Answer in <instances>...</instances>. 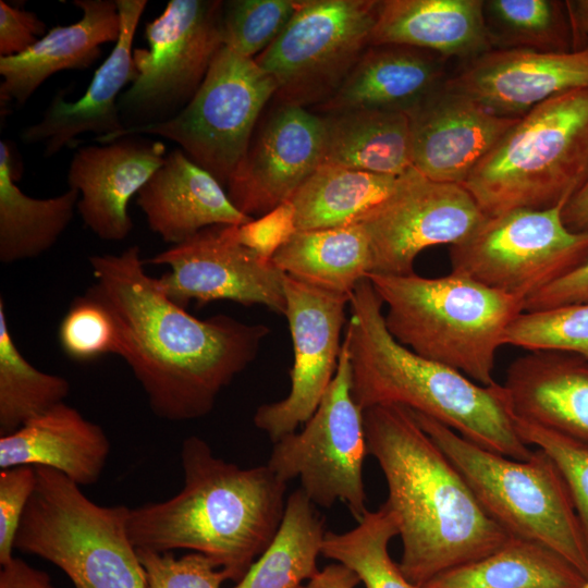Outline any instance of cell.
<instances>
[{
  "label": "cell",
  "instance_id": "obj_2",
  "mask_svg": "<svg viewBox=\"0 0 588 588\" xmlns=\"http://www.w3.org/2000/svg\"><path fill=\"white\" fill-rule=\"evenodd\" d=\"M363 418L368 454L387 482L384 504L396 517L403 546L399 567L408 581L420 587L512 537L486 513L412 409L376 405L364 409Z\"/></svg>",
  "mask_w": 588,
  "mask_h": 588
},
{
  "label": "cell",
  "instance_id": "obj_13",
  "mask_svg": "<svg viewBox=\"0 0 588 588\" xmlns=\"http://www.w3.org/2000/svg\"><path fill=\"white\" fill-rule=\"evenodd\" d=\"M563 206L487 217L451 246L452 271L525 303L588 258V232L565 226Z\"/></svg>",
  "mask_w": 588,
  "mask_h": 588
},
{
  "label": "cell",
  "instance_id": "obj_47",
  "mask_svg": "<svg viewBox=\"0 0 588 588\" xmlns=\"http://www.w3.org/2000/svg\"><path fill=\"white\" fill-rule=\"evenodd\" d=\"M565 226L572 232H588V177L562 209Z\"/></svg>",
  "mask_w": 588,
  "mask_h": 588
},
{
  "label": "cell",
  "instance_id": "obj_31",
  "mask_svg": "<svg viewBox=\"0 0 588 588\" xmlns=\"http://www.w3.org/2000/svg\"><path fill=\"white\" fill-rule=\"evenodd\" d=\"M585 579L546 546L511 537L492 553L448 569L420 588H577Z\"/></svg>",
  "mask_w": 588,
  "mask_h": 588
},
{
  "label": "cell",
  "instance_id": "obj_27",
  "mask_svg": "<svg viewBox=\"0 0 588 588\" xmlns=\"http://www.w3.org/2000/svg\"><path fill=\"white\" fill-rule=\"evenodd\" d=\"M376 45L409 46L464 61L493 49L483 0H382L370 38Z\"/></svg>",
  "mask_w": 588,
  "mask_h": 588
},
{
  "label": "cell",
  "instance_id": "obj_43",
  "mask_svg": "<svg viewBox=\"0 0 588 588\" xmlns=\"http://www.w3.org/2000/svg\"><path fill=\"white\" fill-rule=\"evenodd\" d=\"M231 231L240 244L272 260L274 254L297 231L294 206L287 200L258 219L242 225H231Z\"/></svg>",
  "mask_w": 588,
  "mask_h": 588
},
{
  "label": "cell",
  "instance_id": "obj_28",
  "mask_svg": "<svg viewBox=\"0 0 588 588\" xmlns=\"http://www.w3.org/2000/svg\"><path fill=\"white\" fill-rule=\"evenodd\" d=\"M320 115L322 163L394 176L413 168L407 113L357 110Z\"/></svg>",
  "mask_w": 588,
  "mask_h": 588
},
{
  "label": "cell",
  "instance_id": "obj_35",
  "mask_svg": "<svg viewBox=\"0 0 588 588\" xmlns=\"http://www.w3.org/2000/svg\"><path fill=\"white\" fill-rule=\"evenodd\" d=\"M399 536L396 517L383 503L344 532L327 531L321 554L351 568L365 588H420L406 579L389 553Z\"/></svg>",
  "mask_w": 588,
  "mask_h": 588
},
{
  "label": "cell",
  "instance_id": "obj_40",
  "mask_svg": "<svg viewBox=\"0 0 588 588\" xmlns=\"http://www.w3.org/2000/svg\"><path fill=\"white\" fill-rule=\"evenodd\" d=\"M513 420L520 439L543 451L558 468L588 547V443L518 418Z\"/></svg>",
  "mask_w": 588,
  "mask_h": 588
},
{
  "label": "cell",
  "instance_id": "obj_9",
  "mask_svg": "<svg viewBox=\"0 0 588 588\" xmlns=\"http://www.w3.org/2000/svg\"><path fill=\"white\" fill-rule=\"evenodd\" d=\"M275 91V82L255 59L222 46L193 99L173 119L123 128L95 140L106 144L132 135L167 138L226 186L248 149L261 111Z\"/></svg>",
  "mask_w": 588,
  "mask_h": 588
},
{
  "label": "cell",
  "instance_id": "obj_46",
  "mask_svg": "<svg viewBox=\"0 0 588 588\" xmlns=\"http://www.w3.org/2000/svg\"><path fill=\"white\" fill-rule=\"evenodd\" d=\"M0 588H53L47 573L34 568L25 561L13 558L2 565Z\"/></svg>",
  "mask_w": 588,
  "mask_h": 588
},
{
  "label": "cell",
  "instance_id": "obj_44",
  "mask_svg": "<svg viewBox=\"0 0 588 588\" xmlns=\"http://www.w3.org/2000/svg\"><path fill=\"white\" fill-rule=\"evenodd\" d=\"M47 32V25L36 13L0 0V57L25 52Z\"/></svg>",
  "mask_w": 588,
  "mask_h": 588
},
{
  "label": "cell",
  "instance_id": "obj_10",
  "mask_svg": "<svg viewBox=\"0 0 588 588\" xmlns=\"http://www.w3.org/2000/svg\"><path fill=\"white\" fill-rule=\"evenodd\" d=\"M223 1L170 0L133 49L136 77L118 101L123 128L166 122L193 99L223 46ZM122 128V130H123Z\"/></svg>",
  "mask_w": 588,
  "mask_h": 588
},
{
  "label": "cell",
  "instance_id": "obj_37",
  "mask_svg": "<svg viewBox=\"0 0 588 588\" xmlns=\"http://www.w3.org/2000/svg\"><path fill=\"white\" fill-rule=\"evenodd\" d=\"M504 345L560 351L588 358V303L523 311L509 326Z\"/></svg>",
  "mask_w": 588,
  "mask_h": 588
},
{
  "label": "cell",
  "instance_id": "obj_7",
  "mask_svg": "<svg viewBox=\"0 0 588 588\" xmlns=\"http://www.w3.org/2000/svg\"><path fill=\"white\" fill-rule=\"evenodd\" d=\"M419 426L464 477L486 513L510 536L551 549L585 578L588 547L567 488L541 450L515 460L483 449L413 411Z\"/></svg>",
  "mask_w": 588,
  "mask_h": 588
},
{
  "label": "cell",
  "instance_id": "obj_23",
  "mask_svg": "<svg viewBox=\"0 0 588 588\" xmlns=\"http://www.w3.org/2000/svg\"><path fill=\"white\" fill-rule=\"evenodd\" d=\"M502 385L514 418L588 443V358L529 351L511 363Z\"/></svg>",
  "mask_w": 588,
  "mask_h": 588
},
{
  "label": "cell",
  "instance_id": "obj_24",
  "mask_svg": "<svg viewBox=\"0 0 588 588\" xmlns=\"http://www.w3.org/2000/svg\"><path fill=\"white\" fill-rule=\"evenodd\" d=\"M82 17L50 28L33 47L13 57H0L1 105L23 106L51 75L85 70L101 56V46L117 42L121 17L115 0H74Z\"/></svg>",
  "mask_w": 588,
  "mask_h": 588
},
{
  "label": "cell",
  "instance_id": "obj_29",
  "mask_svg": "<svg viewBox=\"0 0 588 588\" xmlns=\"http://www.w3.org/2000/svg\"><path fill=\"white\" fill-rule=\"evenodd\" d=\"M272 262L286 275L331 293L351 296L371 272L368 235L360 223L296 231Z\"/></svg>",
  "mask_w": 588,
  "mask_h": 588
},
{
  "label": "cell",
  "instance_id": "obj_49",
  "mask_svg": "<svg viewBox=\"0 0 588 588\" xmlns=\"http://www.w3.org/2000/svg\"><path fill=\"white\" fill-rule=\"evenodd\" d=\"M565 3L573 50L588 47V0H567Z\"/></svg>",
  "mask_w": 588,
  "mask_h": 588
},
{
  "label": "cell",
  "instance_id": "obj_20",
  "mask_svg": "<svg viewBox=\"0 0 588 588\" xmlns=\"http://www.w3.org/2000/svg\"><path fill=\"white\" fill-rule=\"evenodd\" d=\"M167 154L163 143L142 135L78 148L69 166L68 185L79 193L76 209L84 224L103 241L126 238L133 229L130 200Z\"/></svg>",
  "mask_w": 588,
  "mask_h": 588
},
{
  "label": "cell",
  "instance_id": "obj_25",
  "mask_svg": "<svg viewBox=\"0 0 588 588\" xmlns=\"http://www.w3.org/2000/svg\"><path fill=\"white\" fill-rule=\"evenodd\" d=\"M445 61L415 47L369 46L335 94L313 109L321 114L357 110L407 113L443 85Z\"/></svg>",
  "mask_w": 588,
  "mask_h": 588
},
{
  "label": "cell",
  "instance_id": "obj_39",
  "mask_svg": "<svg viewBox=\"0 0 588 588\" xmlns=\"http://www.w3.org/2000/svg\"><path fill=\"white\" fill-rule=\"evenodd\" d=\"M58 341L68 357L81 363L110 354L120 356L122 350L114 316L87 292L72 301L60 322Z\"/></svg>",
  "mask_w": 588,
  "mask_h": 588
},
{
  "label": "cell",
  "instance_id": "obj_33",
  "mask_svg": "<svg viewBox=\"0 0 588 588\" xmlns=\"http://www.w3.org/2000/svg\"><path fill=\"white\" fill-rule=\"evenodd\" d=\"M324 518L306 493L296 489L287 497L280 527L246 575L231 588H301L318 573Z\"/></svg>",
  "mask_w": 588,
  "mask_h": 588
},
{
  "label": "cell",
  "instance_id": "obj_26",
  "mask_svg": "<svg viewBox=\"0 0 588 588\" xmlns=\"http://www.w3.org/2000/svg\"><path fill=\"white\" fill-rule=\"evenodd\" d=\"M110 448L99 425L63 402L0 437V468L42 466L78 486L91 485L100 478Z\"/></svg>",
  "mask_w": 588,
  "mask_h": 588
},
{
  "label": "cell",
  "instance_id": "obj_11",
  "mask_svg": "<svg viewBox=\"0 0 588 588\" xmlns=\"http://www.w3.org/2000/svg\"><path fill=\"white\" fill-rule=\"evenodd\" d=\"M379 8L378 0H302L255 58L275 82L280 105L307 109L331 98L370 46Z\"/></svg>",
  "mask_w": 588,
  "mask_h": 588
},
{
  "label": "cell",
  "instance_id": "obj_32",
  "mask_svg": "<svg viewBox=\"0 0 588 588\" xmlns=\"http://www.w3.org/2000/svg\"><path fill=\"white\" fill-rule=\"evenodd\" d=\"M400 176L321 163L290 199L297 231L358 223L395 189Z\"/></svg>",
  "mask_w": 588,
  "mask_h": 588
},
{
  "label": "cell",
  "instance_id": "obj_15",
  "mask_svg": "<svg viewBox=\"0 0 588 588\" xmlns=\"http://www.w3.org/2000/svg\"><path fill=\"white\" fill-rule=\"evenodd\" d=\"M285 308L294 360L291 388L280 401L260 405L255 426L274 443L295 432L316 412L339 364L347 295L323 291L284 275Z\"/></svg>",
  "mask_w": 588,
  "mask_h": 588
},
{
  "label": "cell",
  "instance_id": "obj_38",
  "mask_svg": "<svg viewBox=\"0 0 588 588\" xmlns=\"http://www.w3.org/2000/svg\"><path fill=\"white\" fill-rule=\"evenodd\" d=\"M302 0L223 1L222 41L234 52L255 59L281 34Z\"/></svg>",
  "mask_w": 588,
  "mask_h": 588
},
{
  "label": "cell",
  "instance_id": "obj_18",
  "mask_svg": "<svg viewBox=\"0 0 588 588\" xmlns=\"http://www.w3.org/2000/svg\"><path fill=\"white\" fill-rule=\"evenodd\" d=\"M494 114L518 118L559 94L588 88V47L569 51L492 49L444 82Z\"/></svg>",
  "mask_w": 588,
  "mask_h": 588
},
{
  "label": "cell",
  "instance_id": "obj_21",
  "mask_svg": "<svg viewBox=\"0 0 588 588\" xmlns=\"http://www.w3.org/2000/svg\"><path fill=\"white\" fill-rule=\"evenodd\" d=\"M121 17V33L107 59L96 70L84 95L66 101L59 90L39 122L23 128L21 139L27 145L39 144L44 156L52 157L68 147L78 135L113 134L123 128L118 101L123 88L136 77L133 63V40L146 0H115Z\"/></svg>",
  "mask_w": 588,
  "mask_h": 588
},
{
  "label": "cell",
  "instance_id": "obj_16",
  "mask_svg": "<svg viewBox=\"0 0 588 588\" xmlns=\"http://www.w3.org/2000/svg\"><path fill=\"white\" fill-rule=\"evenodd\" d=\"M169 271L158 278L167 296L181 307L231 301L284 313V273L240 244L231 225L206 228L147 260Z\"/></svg>",
  "mask_w": 588,
  "mask_h": 588
},
{
  "label": "cell",
  "instance_id": "obj_34",
  "mask_svg": "<svg viewBox=\"0 0 588 588\" xmlns=\"http://www.w3.org/2000/svg\"><path fill=\"white\" fill-rule=\"evenodd\" d=\"M69 381L35 368L19 351L0 298V437L63 403Z\"/></svg>",
  "mask_w": 588,
  "mask_h": 588
},
{
  "label": "cell",
  "instance_id": "obj_36",
  "mask_svg": "<svg viewBox=\"0 0 588 588\" xmlns=\"http://www.w3.org/2000/svg\"><path fill=\"white\" fill-rule=\"evenodd\" d=\"M483 17L493 49L573 50L565 1L483 0Z\"/></svg>",
  "mask_w": 588,
  "mask_h": 588
},
{
  "label": "cell",
  "instance_id": "obj_14",
  "mask_svg": "<svg viewBox=\"0 0 588 588\" xmlns=\"http://www.w3.org/2000/svg\"><path fill=\"white\" fill-rule=\"evenodd\" d=\"M486 218L463 185L432 181L412 168L358 222L371 247L369 274L414 273V262L424 249L462 242Z\"/></svg>",
  "mask_w": 588,
  "mask_h": 588
},
{
  "label": "cell",
  "instance_id": "obj_12",
  "mask_svg": "<svg viewBox=\"0 0 588 588\" xmlns=\"http://www.w3.org/2000/svg\"><path fill=\"white\" fill-rule=\"evenodd\" d=\"M351 362L342 342L335 375L314 415L299 432L273 443L267 465L321 507L336 501L356 519L367 513L364 463L368 454L363 411L352 395Z\"/></svg>",
  "mask_w": 588,
  "mask_h": 588
},
{
  "label": "cell",
  "instance_id": "obj_19",
  "mask_svg": "<svg viewBox=\"0 0 588 588\" xmlns=\"http://www.w3.org/2000/svg\"><path fill=\"white\" fill-rule=\"evenodd\" d=\"M407 115L413 168L432 181L460 185L519 119L494 114L444 83Z\"/></svg>",
  "mask_w": 588,
  "mask_h": 588
},
{
  "label": "cell",
  "instance_id": "obj_1",
  "mask_svg": "<svg viewBox=\"0 0 588 588\" xmlns=\"http://www.w3.org/2000/svg\"><path fill=\"white\" fill-rule=\"evenodd\" d=\"M86 291L114 316L120 357L145 391L154 414L169 421L208 415L220 392L257 357L269 328L231 316L198 319L171 301L147 273L140 249L88 258Z\"/></svg>",
  "mask_w": 588,
  "mask_h": 588
},
{
  "label": "cell",
  "instance_id": "obj_45",
  "mask_svg": "<svg viewBox=\"0 0 588 588\" xmlns=\"http://www.w3.org/2000/svg\"><path fill=\"white\" fill-rule=\"evenodd\" d=\"M588 303V258L577 268L527 298L524 311Z\"/></svg>",
  "mask_w": 588,
  "mask_h": 588
},
{
  "label": "cell",
  "instance_id": "obj_3",
  "mask_svg": "<svg viewBox=\"0 0 588 588\" xmlns=\"http://www.w3.org/2000/svg\"><path fill=\"white\" fill-rule=\"evenodd\" d=\"M184 485L171 499L131 509L136 549H187L209 558L235 584L274 538L287 482L267 464L242 468L197 436L183 441Z\"/></svg>",
  "mask_w": 588,
  "mask_h": 588
},
{
  "label": "cell",
  "instance_id": "obj_22",
  "mask_svg": "<svg viewBox=\"0 0 588 588\" xmlns=\"http://www.w3.org/2000/svg\"><path fill=\"white\" fill-rule=\"evenodd\" d=\"M136 201L149 229L172 245L209 226L242 225L254 219L241 212L223 185L182 149L166 155Z\"/></svg>",
  "mask_w": 588,
  "mask_h": 588
},
{
  "label": "cell",
  "instance_id": "obj_50",
  "mask_svg": "<svg viewBox=\"0 0 588 588\" xmlns=\"http://www.w3.org/2000/svg\"><path fill=\"white\" fill-rule=\"evenodd\" d=\"M577 588H588V577L583 581V584Z\"/></svg>",
  "mask_w": 588,
  "mask_h": 588
},
{
  "label": "cell",
  "instance_id": "obj_48",
  "mask_svg": "<svg viewBox=\"0 0 588 588\" xmlns=\"http://www.w3.org/2000/svg\"><path fill=\"white\" fill-rule=\"evenodd\" d=\"M359 583L351 568L336 562L324 566L301 588H355Z\"/></svg>",
  "mask_w": 588,
  "mask_h": 588
},
{
  "label": "cell",
  "instance_id": "obj_30",
  "mask_svg": "<svg viewBox=\"0 0 588 588\" xmlns=\"http://www.w3.org/2000/svg\"><path fill=\"white\" fill-rule=\"evenodd\" d=\"M13 158L0 142V261L13 264L49 250L69 226L79 193L34 198L15 184Z\"/></svg>",
  "mask_w": 588,
  "mask_h": 588
},
{
  "label": "cell",
  "instance_id": "obj_6",
  "mask_svg": "<svg viewBox=\"0 0 588 588\" xmlns=\"http://www.w3.org/2000/svg\"><path fill=\"white\" fill-rule=\"evenodd\" d=\"M587 177L588 88H577L519 117L463 186L495 217L564 205Z\"/></svg>",
  "mask_w": 588,
  "mask_h": 588
},
{
  "label": "cell",
  "instance_id": "obj_5",
  "mask_svg": "<svg viewBox=\"0 0 588 588\" xmlns=\"http://www.w3.org/2000/svg\"><path fill=\"white\" fill-rule=\"evenodd\" d=\"M390 334L415 354L491 385L498 350L524 301L462 273L368 274Z\"/></svg>",
  "mask_w": 588,
  "mask_h": 588
},
{
  "label": "cell",
  "instance_id": "obj_4",
  "mask_svg": "<svg viewBox=\"0 0 588 588\" xmlns=\"http://www.w3.org/2000/svg\"><path fill=\"white\" fill-rule=\"evenodd\" d=\"M343 343L358 407L394 404L429 416L477 445L515 460L532 451L518 436L504 388L479 384L462 372L424 358L388 331L382 302L370 281L350 297Z\"/></svg>",
  "mask_w": 588,
  "mask_h": 588
},
{
  "label": "cell",
  "instance_id": "obj_41",
  "mask_svg": "<svg viewBox=\"0 0 588 588\" xmlns=\"http://www.w3.org/2000/svg\"><path fill=\"white\" fill-rule=\"evenodd\" d=\"M147 588H221L225 573L206 555L193 552L175 559L169 552L136 549Z\"/></svg>",
  "mask_w": 588,
  "mask_h": 588
},
{
  "label": "cell",
  "instance_id": "obj_8",
  "mask_svg": "<svg viewBox=\"0 0 588 588\" xmlns=\"http://www.w3.org/2000/svg\"><path fill=\"white\" fill-rule=\"evenodd\" d=\"M35 470L14 548L51 562L75 588H147L128 534L131 509L93 502L56 469Z\"/></svg>",
  "mask_w": 588,
  "mask_h": 588
},
{
  "label": "cell",
  "instance_id": "obj_17",
  "mask_svg": "<svg viewBox=\"0 0 588 588\" xmlns=\"http://www.w3.org/2000/svg\"><path fill=\"white\" fill-rule=\"evenodd\" d=\"M323 132L320 114L281 105L255 130L225 186L233 205L254 218L290 200L322 163Z\"/></svg>",
  "mask_w": 588,
  "mask_h": 588
},
{
  "label": "cell",
  "instance_id": "obj_42",
  "mask_svg": "<svg viewBox=\"0 0 588 588\" xmlns=\"http://www.w3.org/2000/svg\"><path fill=\"white\" fill-rule=\"evenodd\" d=\"M36 486L34 466L0 469V564L10 562L16 532Z\"/></svg>",
  "mask_w": 588,
  "mask_h": 588
}]
</instances>
